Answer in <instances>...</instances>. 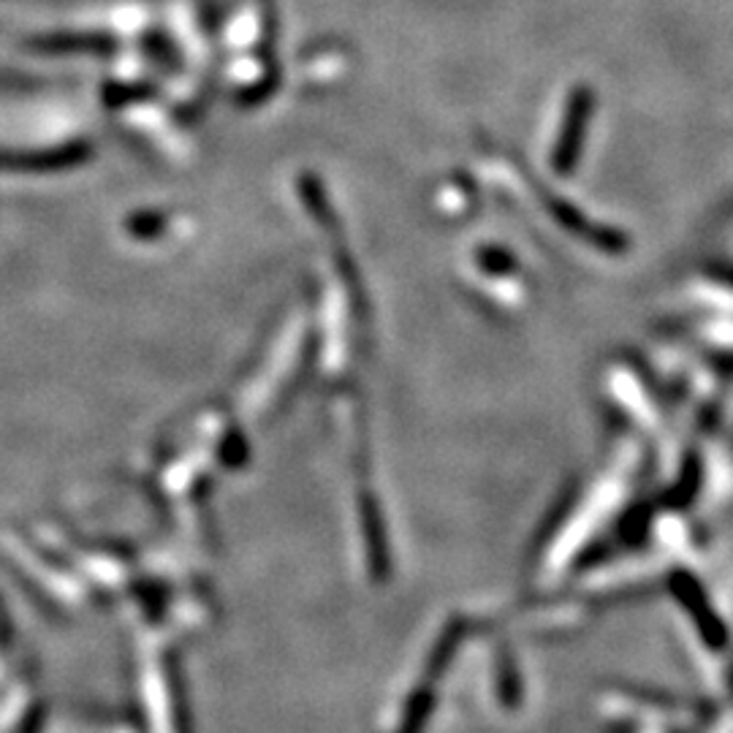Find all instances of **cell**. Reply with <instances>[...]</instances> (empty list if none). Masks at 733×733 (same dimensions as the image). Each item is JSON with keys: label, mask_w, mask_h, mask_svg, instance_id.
I'll return each mask as SVG.
<instances>
[{"label": "cell", "mask_w": 733, "mask_h": 733, "mask_svg": "<svg viewBox=\"0 0 733 733\" xmlns=\"http://www.w3.org/2000/svg\"><path fill=\"white\" fill-rule=\"evenodd\" d=\"M595 111V93L587 85H578L576 91L567 96L563 128H560L557 145H554L552 167L557 174H571L576 169L578 156H582L584 145V131H587V123Z\"/></svg>", "instance_id": "cell-1"}]
</instances>
